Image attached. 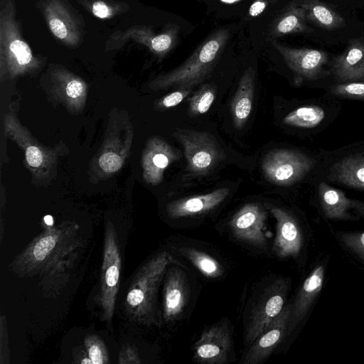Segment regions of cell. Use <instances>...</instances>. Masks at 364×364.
I'll use <instances>...</instances> for the list:
<instances>
[{
    "label": "cell",
    "instance_id": "cell-1",
    "mask_svg": "<svg viewBox=\"0 0 364 364\" xmlns=\"http://www.w3.org/2000/svg\"><path fill=\"white\" fill-rule=\"evenodd\" d=\"M172 261L167 252L151 257L139 269L127 294L128 311L146 324H158L156 318L157 292Z\"/></svg>",
    "mask_w": 364,
    "mask_h": 364
},
{
    "label": "cell",
    "instance_id": "cell-2",
    "mask_svg": "<svg viewBox=\"0 0 364 364\" xmlns=\"http://www.w3.org/2000/svg\"><path fill=\"white\" fill-rule=\"evenodd\" d=\"M228 38L227 29L215 31L183 64L163 76L158 82L159 85L161 87L192 88L203 82L213 70Z\"/></svg>",
    "mask_w": 364,
    "mask_h": 364
},
{
    "label": "cell",
    "instance_id": "cell-3",
    "mask_svg": "<svg viewBox=\"0 0 364 364\" xmlns=\"http://www.w3.org/2000/svg\"><path fill=\"white\" fill-rule=\"evenodd\" d=\"M289 279L279 277L268 284L256 299L245 328V343L251 345L286 305Z\"/></svg>",
    "mask_w": 364,
    "mask_h": 364
},
{
    "label": "cell",
    "instance_id": "cell-4",
    "mask_svg": "<svg viewBox=\"0 0 364 364\" xmlns=\"http://www.w3.org/2000/svg\"><path fill=\"white\" fill-rule=\"evenodd\" d=\"M173 136L183 148L188 169L195 174H206L224 158L221 147L209 132L178 129Z\"/></svg>",
    "mask_w": 364,
    "mask_h": 364
},
{
    "label": "cell",
    "instance_id": "cell-5",
    "mask_svg": "<svg viewBox=\"0 0 364 364\" xmlns=\"http://www.w3.org/2000/svg\"><path fill=\"white\" fill-rule=\"evenodd\" d=\"M314 161L306 155L290 149L269 151L262 161L266 178L277 186H289L301 179L314 166Z\"/></svg>",
    "mask_w": 364,
    "mask_h": 364
},
{
    "label": "cell",
    "instance_id": "cell-6",
    "mask_svg": "<svg viewBox=\"0 0 364 364\" xmlns=\"http://www.w3.org/2000/svg\"><path fill=\"white\" fill-rule=\"evenodd\" d=\"M277 221L272 250L282 259H298L306 252L308 231L289 212L269 204L265 205Z\"/></svg>",
    "mask_w": 364,
    "mask_h": 364
},
{
    "label": "cell",
    "instance_id": "cell-7",
    "mask_svg": "<svg viewBox=\"0 0 364 364\" xmlns=\"http://www.w3.org/2000/svg\"><path fill=\"white\" fill-rule=\"evenodd\" d=\"M328 262L327 256L317 258L300 284L293 302L290 304L288 336L305 318L318 299L323 287Z\"/></svg>",
    "mask_w": 364,
    "mask_h": 364
},
{
    "label": "cell",
    "instance_id": "cell-8",
    "mask_svg": "<svg viewBox=\"0 0 364 364\" xmlns=\"http://www.w3.org/2000/svg\"><path fill=\"white\" fill-rule=\"evenodd\" d=\"M232 349V331L223 319L200 334L193 348V360L205 364H225L229 362Z\"/></svg>",
    "mask_w": 364,
    "mask_h": 364
},
{
    "label": "cell",
    "instance_id": "cell-9",
    "mask_svg": "<svg viewBox=\"0 0 364 364\" xmlns=\"http://www.w3.org/2000/svg\"><path fill=\"white\" fill-rule=\"evenodd\" d=\"M121 257L114 230L105 232L103 262L102 266L100 302L104 318L109 321L113 315L119 289Z\"/></svg>",
    "mask_w": 364,
    "mask_h": 364
},
{
    "label": "cell",
    "instance_id": "cell-10",
    "mask_svg": "<svg viewBox=\"0 0 364 364\" xmlns=\"http://www.w3.org/2000/svg\"><path fill=\"white\" fill-rule=\"evenodd\" d=\"M267 211L259 203H250L236 212L229 222L232 235L238 240L257 248L267 247Z\"/></svg>",
    "mask_w": 364,
    "mask_h": 364
},
{
    "label": "cell",
    "instance_id": "cell-11",
    "mask_svg": "<svg viewBox=\"0 0 364 364\" xmlns=\"http://www.w3.org/2000/svg\"><path fill=\"white\" fill-rule=\"evenodd\" d=\"M272 44L296 77L316 80L329 75L323 68L328 61L326 52L312 48H290L276 41Z\"/></svg>",
    "mask_w": 364,
    "mask_h": 364
},
{
    "label": "cell",
    "instance_id": "cell-12",
    "mask_svg": "<svg viewBox=\"0 0 364 364\" xmlns=\"http://www.w3.org/2000/svg\"><path fill=\"white\" fill-rule=\"evenodd\" d=\"M290 310L291 304H286L260 333L243 357L241 361L242 364H259L269 358L284 337L288 336Z\"/></svg>",
    "mask_w": 364,
    "mask_h": 364
},
{
    "label": "cell",
    "instance_id": "cell-13",
    "mask_svg": "<svg viewBox=\"0 0 364 364\" xmlns=\"http://www.w3.org/2000/svg\"><path fill=\"white\" fill-rule=\"evenodd\" d=\"M189 297V287L186 274L181 267H168L163 291V318L174 322L183 315Z\"/></svg>",
    "mask_w": 364,
    "mask_h": 364
},
{
    "label": "cell",
    "instance_id": "cell-14",
    "mask_svg": "<svg viewBox=\"0 0 364 364\" xmlns=\"http://www.w3.org/2000/svg\"><path fill=\"white\" fill-rule=\"evenodd\" d=\"M13 11L10 4L1 11V53L18 66L24 67L30 64L33 57L30 46L21 36Z\"/></svg>",
    "mask_w": 364,
    "mask_h": 364
},
{
    "label": "cell",
    "instance_id": "cell-15",
    "mask_svg": "<svg viewBox=\"0 0 364 364\" xmlns=\"http://www.w3.org/2000/svg\"><path fill=\"white\" fill-rule=\"evenodd\" d=\"M318 200L322 214L327 219L353 221L364 218L363 203L347 198L326 183L319 185Z\"/></svg>",
    "mask_w": 364,
    "mask_h": 364
},
{
    "label": "cell",
    "instance_id": "cell-16",
    "mask_svg": "<svg viewBox=\"0 0 364 364\" xmlns=\"http://www.w3.org/2000/svg\"><path fill=\"white\" fill-rule=\"evenodd\" d=\"M43 11L52 33L67 46H77L81 34L80 26L68 7L60 0H46Z\"/></svg>",
    "mask_w": 364,
    "mask_h": 364
},
{
    "label": "cell",
    "instance_id": "cell-17",
    "mask_svg": "<svg viewBox=\"0 0 364 364\" xmlns=\"http://www.w3.org/2000/svg\"><path fill=\"white\" fill-rule=\"evenodd\" d=\"M229 193V188H221L208 193L180 198L167 205V213L174 219L200 215L217 208Z\"/></svg>",
    "mask_w": 364,
    "mask_h": 364
},
{
    "label": "cell",
    "instance_id": "cell-18",
    "mask_svg": "<svg viewBox=\"0 0 364 364\" xmlns=\"http://www.w3.org/2000/svg\"><path fill=\"white\" fill-rule=\"evenodd\" d=\"M335 77L343 82L364 80V41L350 39L344 51L331 64Z\"/></svg>",
    "mask_w": 364,
    "mask_h": 364
},
{
    "label": "cell",
    "instance_id": "cell-19",
    "mask_svg": "<svg viewBox=\"0 0 364 364\" xmlns=\"http://www.w3.org/2000/svg\"><path fill=\"white\" fill-rule=\"evenodd\" d=\"M255 91V71L252 68L245 70L231 103L233 124L241 129L246 124L252 107Z\"/></svg>",
    "mask_w": 364,
    "mask_h": 364
},
{
    "label": "cell",
    "instance_id": "cell-20",
    "mask_svg": "<svg viewBox=\"0 0 364 364\" xmlns=\"http://www.w3.org/2000/svg\"><path fill=\"white\" fill-rule=\"evenodd\" d=\"M306 21L325 31H334L346 26L343 17L330 5L320 0H299Z\"/></svg>",
    "mask_w": 364,
    "mask_h": 364
},
{
    "label": "cell",
    "instance_id": "cell-21",
    "mask_svg": "<svg viewBox=\"0 0 364 364\" xmlns=\"http://www.w3.org/2000/svg\"><path fill=\"white\" fill-rule=\"evenodd\" d=\"M305 12L299 0L289 4L272 26L269 33L272 38L296 33H311L314 30L308 26Z\"/></svg>",
    "mask_w": 364,
    "mask_h": 364
},
{
    "label": "cell",
    "instance_id": "cell-22",
    "mask_svg": "<svg viewBox=\"0 0 364 364\" xmlns=\"http://www.w3.org/2000/svg\"><path fill=\"white\" fill-rule=\"evenodd\" d=\"M334 178L350 187L364 190V156L346 157L333 167Z\"/></svg>",
    "mask_w": 364,
    "mask_h": 364
},
{
    "label": "cell",
    "instance_id": "cell-23",
    "mask_svg": "<svg viewBox=\"0 0 364 364\" xmlns=\"http://www.w3.org/2000/svg\"><path fill=\"white\" fill-rule=\"evenodd\" d=\"M179 27L171 24L159 34L155 35L149 28L141 31V40L151 51L159 55H164L169 52L177 41Z\"/></svg>",
    "mask_w": 364,
    "mask_h": 364
},
{
    "label": "cell",
    "instance_id": "cell-24",
    "mask_svg": "<svg viewBox=\"0 0 364 364\" xmlns=\"http://www.w3.org/2000/svg\"><path fill=\"white\" fill-rule=\"evenodd\" d=\"M331 233L347 255L364 267V230H331Z\"/></svg>",
    "mask_w": 364,
    "mask_h": 364
},
{
    "label": "cell",
    "instance_id": "cell-25",
    "mask_svg": "<svg viewBox=\"0 0 364 364\" xmlns=\"http://www.w3.org/2000/svg\"><path fill=\"white\" fill-rule=\"evenodd\" d=\"M182 255L205 277L215 279L223 274L224 269L214 257L193 247L181 249Z\"/></svg>",
    "mask_w": 364,
    "mask_h": 364
},
{
    "label": "cell",
    "instance_id": "cell-26",
    "mask_svg": "<svg viewBox=\"0 0 364 364\" xmlns=\"http://www.w3.org/2000/svg\"><path fill=\"white\" fill-rule=\"evenodd\" d=\"M325 117L324 110L318 106L299 107L283 119V123L300 128H313L318 125Z\"/></svg>",
    "mask_w": 364,
    "mask_h": 364
},
{
    "label": "cell",
    "instance_id": "cell-27",
    "mask_svg": "<svg viewBox=\"0 0 364 364\" xmlns=\"http://www.w3.org/2000/svg\"><path fill=\"white\" fill-rule=\"evenodd\" d=\"M151 156L152 176L154 181H159L162 177V172L170 164L181 158V152L174 149L168 144L162 141L157 142V147L154 149Z\"/></svg>",
    "mask_w": 364,
    "mask_h": 364
},
{
    "label": "cell",
    "instance_id": "cell-28",
    "mask_svg": "<svg viewBox=\"0 0 364 364\" xmlns=\"http://www.w3.org/2000/svg\"><path fill=\"white\" fill-rule=\"evenodd\" d=\"M216 95L214 84L203 85L189 99L188 112L192 117L207 112L213 105Z\"/></svg>",
    "mask_w": 364,
    "mask_h": 364
},
{
    "label": "cell",
    "instance_id": "cell-29",
    "mask_svg": "<svg viewBox=\"0 0 364 364\" xmlns=\"http://www.w3.org/2000/svg\"><path fill=\"white\" fill-rule=\"evenodd\" d=\"M58 236L55 233H48L38 239L32 248V256L36 262L44 260L55 248Z\"/></svg>",
    "mask_w": 364,
    "mask_h": 364
},
{
    "label": "cell",
    "instance_id": "cell-30",
    "mask_svg": "<svg viewBox=\"0 0 364 364\" xmlns=\"http://www.w3.org/2000/svg\"><path fill=\"white\" fill-rule=\"evenodd\" d=\"M88 357L93 364H104L108 362V355L103 342L97 336L87 337L85 341Z\"/></svg>",
    "mask_w": 364,
    "mask_h": 364
},
{
    "label": "cell",
    "instance_id": "cell-31",
    "mask_svg": "<svg viewBox=\"0 0 364 364\" xmlns=\"http://www.w3.org/2000/svg\"><path fill=\"white\" fill-rule=\"evenodd\" d=\"M331 92L336 95L364 99V82H349L334 85Z\"/></svg>",
    "mask_w": 364,
    "mask_h": 364
},
{
    "label": "cell",
    "instance_id": "cell-32",
    "mask_svg": "<svg viewBox=\"0 0 364 364\" xmlns=\"http://www.w3.org/2000/svg\"><path fill=\"white\" fill-rule=\"evenodd\" d=\"M100 167L105 171L114 172L119 169L122 160L119 155L113 152L102 154L99 159Z\"/></svg>",
    "mask_w": 364,
    "mask_h": 364
},
{
    "label": "cell",
    "instance_id": "cell-33",
    "mask_svg": "<svg viewBox=\"0 0 364 364\" xmlns=\"http://www.w3.org/2000/svg\"><path fill=\"white\" fill-rule=\"evenodd\" d=\"M191 90L192 88H178L162 99V106L169 108L178 105L191 93Z\"/></svg>",
    "mask_w": 364,
    "mask_h": 364
},
{
    "label": "cell",
    "instance_id": "cell-34",
    "mask_svg": "<svg viewBox=\"0 0 364 364\" xmlns=\"http://www.w3.org/2000/svg\"><path fill=\"white\" fill-rule=\"evenodd\" d=\"M92 13L100 18H107L113 15L111 6L102 1H97L92 6Z\"/></svg>",
    "mask_w": 364,
    "mask_h": 364
},
{
    "label": "cell",
    "instance_id": "cell-35",
    "mask_svg": "<svg viewBox=\"0 0 364 364\" xmlns=\"http://www.w3.org/2000/svg\"><path fill=\"white\" fill-rule=\"evenodd\" d=\"M26 158L28 164L33 167L39 166L43 160L40 149L34 146H30L27 148Z\"/></svg>",
    "mask_w": 364,
    "mask_h": 364
},
{
    "label": "cell",
    "instance_id": "cell-36",
    "mask_svg": "<svg viewBox=\"0 0 364 364\" xmlns=\"http://www.w3.org/2000/svg\"><path fill=\"white\" fill-rule=\"evenodd\" d=\"M83 91L82 84L78 80H72L67 85L66 92L70 97L75 98Z\"/></svg>",
    "mask_w": 364,
    "mask_h": 364
},
{
    "label": "cell",
    "instance_id": "cell-37",
    "mask_svg": "<svg viewBox=\"0 0 364 364\" xmlns=\"http://www.w3.org/2000/svg\"><path fill=\"white\" fill-rule=\"evenodd\" d=\"M267 6L264 0H256L250 7L249 15L255 17L261 14Z\"/></svg>",
    "mask_w": 364,
    "mask_h": 364
},
{
    "label": "cell",
    "instance_id": "cell-38",
    "mask_svg": "<svg viewBox=\"0 0 364 364\" xmlns=\"http://www.w3.org/2000/svg\"><path fill=\"white\" fill-rule=\"evenodd\" d=\"M80 363L82 364H87V363H91V364H93L92 363V361L91 360V359L88 357V358H84L81 361H80Z\"/></svg>",
    "mask_w": 364,
    "mask_h": 364
},
{
    "label": "cell",
    "instance_id": "cell-39",
    "mask_svg": "<svg viewBox=\"0 0 364 364\" xmlns=\"http://www.w3.org/2000/svg\"><path fill=\"white\" fill-rule=\"evenodd\" d=\"M45 221L48 225H51L53 223V218L50 215H47L45 217Z\"/></svg>",
    "mask_w": 364,
    "mask_h": 364
},
{
    "label": "cell",
    "instance_id": "cell-40",
    "mask_svg": "<svg viewBox=\"0 0 364 364\" xmlns=\"http://www.w3.org/2000/svg\"><path fill=\"white\" fill-rule=\"evenodd\" d=\"M221 2H223L225 4H234L240 1L241 0H220Z\"/></svg>",
    "mask_w": 364,
    "mask_h": 364
}]
</instances>
